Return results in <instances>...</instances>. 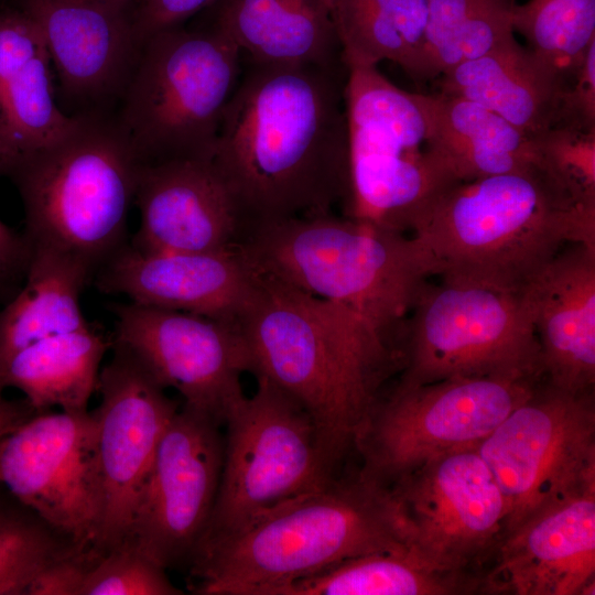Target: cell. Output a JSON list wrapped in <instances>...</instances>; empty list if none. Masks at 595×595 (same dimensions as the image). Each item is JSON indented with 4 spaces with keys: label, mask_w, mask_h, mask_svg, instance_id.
<instances>
[{
    "label": "cell",
    "mask_w": 595,
    "mask_h": 595,
    "mask_svg": "<svg viewBox=\"0 0 595 595\" xmlns=\"http://www.w3.org/2000/svg\"><path fill=\"white\" fill-rule=\"evenodd\" d=\"M347 75L345 63L246 58L212 159L244 239L259 226L342 206L348 190Z\"/></svg>",
    "instance_id": "obj_1"
},
{
    "label": "cell",
    "mask_w": 595,
    "mask_h": 595,
    "mask_svg": "<svg viewBox=\"0 0 595 595\" xmlns=\"http://www.w3.org/2000/svg\"><path fill=\"white\" fill-rule=\"evenodd\" d=\"M236 325L251 374L309 413L337 466L354 450L389 377L401 369L399 342L355 312L260 270Z\"/></svg>",
    "instance_id": "obj_2"
},
{
    "label": "cell",
    "mask_w": 595,
    "mask_h": 595,
    "mask_svg": "<svg viewBox=\"0 0 595 595\" xmlns=\"http://www.w3.org/2000/svg\"><path fill=\"white\" fill-rule=\"evenodd\" d=\"M411 235L443 282L520 293L565 244L595 249V201L542 162L452 186Z\"/></svg>",
    "instance_id": "obj_3"
},
{
    "label": "cell",
    "mask_w": 595,
    "mask_h": 595,
    "mask_svg": "<svg viewBox=\"0 0 595 595\" xmlns=\"http://www.w3.org/2000/svg\"><path fill=\"white\" fill-rule=\"evenodd\" d=\"M411 548L391 490L358 473L202 543L188 567L198 595H274L348 559Z\"/></svg>",
    "instance_id": "obj_4"
},
{
    "label": "cell",
    "mask_w": 595,
    "mask_h": 595,
    "mask_svg": "<svg viewBox=\"0 0 595 595\" xmlns=\"http://www.w3.org/2000/svg\"><path fill=\"white\" fill-rule=\"evenodd\" d=\"M239 247L258 270L355 312L399 343L432 277L412 235L333 212L259 226Z\"/></svg>",
    "instance_id": "obj_5"
},
{
    "label": "cell",
    "mask_w": 595,
    "mask_h": 595,
    "mask_svg": "<svg viewBox=\"0 0 595 595\" xmlns=\"http://www.w3.org/2000/svg\"><path fill=\"white\" fill-rule=\"evenodd\" d=\"M140 165L113 113L79 116L8 175L22 203L28 246L72 257L95 275L126 244Z\"/></svg>",
    "instance_id": "obj_6"
},
{
    "label": "cell",
    "mask_w": 595,
    "mask_h": 595,
    "mask_svg": "<svg viewBox=\"0 0 595 595\" xmlns=\"http://www.w3.org/2000/svg\"><path fill=\"white\" fill-rule=\"evenodd\" d=\"M241 57L213 25L171 28L142 43L113 111L141 164L213 159Z\"/></svg>",
    "instance_id": "obj_7"
},
{
    "label": "cell",
    "mask_w": 595,
    "mask_h": 595,
    "mask_svg": "<svg viewBox=\"0 0 595 595\" xmlns=\"http://www.w3.org/2000/svg\"><path fill=\"white\" fill-rule=\"evenodd\" d=\"M348 190L343 216L396 232L459 182L437 152L420 94L377 66L349 67L345 87Z\"/></svg>",
    "instance_id": "obj_8"
},
{
    "label": "cell",
    "mask_w": 595,
    "mask_h": 595,
    "mask_svg": "<svg viewBox=\"0 0 595 595\" xmlns=\"http://www.w3.org/2000/svg\"><path fill=\"white\" fill-rule=\"evenodd\" d=\"M230 410L220 480L199 545L328 485L336 465L309 413L269 380ZM198 545V547H199Z\"/></svg>",
    "instance_id": "obj_9"
},
{
    "label": "cell",
    "mask_w": 595,
    "mask_h": 595,
    "mask_svg": "<svg viewBox=\"0 0 595 595\" xmlns=\"http://www.w3.org/2000/svg\"><path fill=\"white\" fill-rule=\"evenodd\" d=\"M409 315L400 383L544 378L539 342L520 293L428 281Z\"/></svg>",
    "instance_id": "obj_10"
},
{
    "label": "cell",
    "mask_w": 595,
    "mask_h": 595,
    "mask_svg": "<svg viewBox=\"0 0 595 595\" xmlns=\"http://www.w3.org/2000/svg\"><path fill=\"white\" fill-rule=\"evenodd\" d=\"M498 377L397 382L383 391L354 443L358 475L389 488L429 459L476 446L541 381Z\"/></svg>",
    "instance_id": "obj_11"
},
{
    "label": "cell",
    "mask_w": 595,
    "mask_h": 595,
    "mask_svg": "<svg viewBox=\"0 0 595 595\" xmlns=\"http://www.w3.org/2000/svg\"><path fill=\"white\" fill-rule=\"evenodd\" d=\"M476 447L506 499L505 537L550 505L595 490L594 391L543 378Z\"/></svg>",
    "instance_id": "obj_12"
},
{
    "label": "cell",
    "mask_w": 595,
    "mask_h": 595,
    "mask_svg": "<svg viewBox=\"0 0 595 595\" xmlns=\"http://www.w3.org/2000/svg\"><path fill=\"white\" fill-rule=\"evenodd\" d=\"M476 446L440 454L389 489L411 548L440 569L482 577L504 538L508 510Z\"/></svg>",
    "instance_id": "obj_13"
},
{
    "label": "cell",
    "mask_w": 595,
    "mask_h": 595,
    "mask_svg": "<svg viewBox=\"0 0 595 595\" xmlns=\"http://www.w3.org/2000/svg\"><path fill=\"white\" fill-rule=\"evenodd\" d=\"M220 424L183 405L139 493L128 541L167 569L190 565L207 530L224 455Z\"/></svg>",
    "instance_id": "obj_14"
},
{
    "label": "cell",
    "mask_w": 595,
    "mask_h": 595,
    "mask_svg": "<svg viewBox=\"0 0 595 595\" xmlns=\"http://www.w3.org/2000/svg\"><path fill=\"white\" fill-rule=\"evenodd\" d=\"M0 484L77 543L94 547L102 508L94 413H34L2 436Z\"/></svg>",
    "instance_id": "obj_15"
},
{
    "label": "cell",
    "mask_w": 595,
    "mask_h": 595,
    "mask_svg": "<svg viewBox=\"0 0 595 595\" xmlns=\"http://www.w3.org/2000/svg\"><path fill=\"white\" fill-rule=\"evenodd\" d=\"M112 344L129 350L184 405L220 425L245 397L240 378L251 372L235 323L129 302L116 307Z\"/></svg>",
    "instance_id": "obj_16"
},
{
    "label": "cell",
    "mask_w": 595,
    "mask_h": 595,
    "mask_svg": "<svg viewBox=\"0 0 595 595\" xmlns=\"http://www.w3.org/2000/svg\"><path fill=\"white\" fill-rule=\"evenodd\" d=\"M100 369L96 452L102 508L94 549L104 554L128 541L141 487L177 405L142 364L112 344Z\"/></svg>",
    "instance_id": "obj_17"
},
{
    "label": "cell",
    "mask_w": 595,
    "mask_h": 595,
    "mask_svg": "<svg viewBox=\"0 0 595 595\" xmlns=\"http://www.w3.org/2000/svg\"><path fill=\"white\" fill-rule=\"evenodd\" d=\"M41 32L69 116L112 113L141 44L129 7L107 0H18Z\"/></svg>",
    "instance_id": "obj_18"
},
{
    "label": "cell",
    "mask_w": 595,
    "mask_h": 595,
    "mask_svg": "<svg viewBox=\"0 0 595 595\" xmlns=\"http://www.w3.org/2000/svg\"><path fill=\"white\" fill-rule=\"evenodd\" d=\"M258 270L240 247L203 252H143L125 244L95 274L97 288L145 306L235 323Z\"/></svg>",
    "instance_id": "obj_19"
},
{
    "label": "cell",
    "mask_w": 595,
    "mask_h": 595,
    "mask_svg": "<svg viewBox=\"0 0 595 595\" xmlns=\"http://www.w3.org/2000/svg\"><path fill=\"white\" fill-rule=\"evenodd\" d=\"M595 490L561 499L508 532L482 573L480 594H594Z\"/></svg>",
    "instance_id": "obj_20"
},
{
    "label": "cell",
    "mask_w": 595,
    "mask_h": 595,
    "mask_svg": "<svg viewBox=\"0 0 595 595\" xmlns=\"http://www.w3.org/2000/svg\"><path fill=\"white\" fill-rule=\"evenodd\" d=\"M134 205L143 252H203L239 247L245 229L212 160L140 165Z\"/></svg>",
    "instance_id": "obj_21"
},
{
    "label": "cell",
    "mask_w": 595,
    "mask_h": 595,
    "mask_svg": "<svg viewBox=\"0 0 595 595\" xmlns=\"http://www.w3.org/2000/svg\"><path fill=\"white\" fill-rule=\"evenodd\" d=\"M520 295L539 342L543 377L582 393L595 385V249L560 250Z\"/></svg>",
    "instance_id": "obj_22"
},
{
    "label": "cell",
    "mask_w": 595,
    "mask_h": 595,
    "mask_svg": "<svg viewBox=\"0 0 595 595\" xmlns=\"http://www.w3.org/2000/svg\"><path fill=\"white\" fill-rule=\"evenodd\" d=\"M43 36L17 8L0 11V177L69 131Z\"/></svg>",
    "instance_id": "obj_23"
},
{
    "label": "cell",
    "mask_w": 595,
    "mask_h": 595,
    "mask_svg": "<svg viewBox=\"0 0 595 595\" xmlns=\"http://www.w3.org/2000/svg\"><path fill=\"white\" fill-rule=\"evenodd\" d=\"M440 78V93L477 102L531 136L558 123L565 79L516 37Z\"/></svg>",
    "instance_id": "obj_24"
},
{
    "label": "cell",
    "mask_w": 595,
    "mask_h": 595,
    "mask_svg": "<svg viewBox=\"0 0 595 595\" xmlns=\"http://www.w3.org/2000/svg\"><path fill=\"white\" fill-rule=\"evenodd\" d=\"M210 25L249 61L266 64L345 63L333 0H217Z\"/></svg>",
    "instance_id": "obj_25"
},
{
    "label": "cell",
    "mask_w": 595,
    "mask_h": 595,
    "mask_svg": "<svg viewBox=\"0 0 595 595\" xmlns=\"http://www.w3.org/2000/svg\"><path fill=\"white\" fill-rule=\"evenodd\" d=\"M433 143L459 183L527 170L543 162L531 136L472 100L420 94Z\"/></svg>",
    "instance_id": "obj_26"
},
{
    "label": "cell",
    "mask_w": 595,
    "mask_h": 595,
    "mask_svg": "<svg viewBox=\"0 0 595 595\" xmlns=\"http://www.w3.org/2000/svg\"><path fill=\"white\" fill-rule=\"evenodd\" d=\"M91 271L58 251L29 247L21 290L0 309V369L20 349L89 326L80 294Z\"/></svg>",
    "instance_id": "obj_27"
},
{
    "label": "cell",
    "mask_w": 595,
    "mask_h": 595,
    "mask_svg": "<svg viewBox=\"0 0 595 595\" xmlns=\"http://www.w3.org/2000/svg\"><path fill=\"white\" fill-rule=\"evenodd\" d=\"M112 346L91 325L35 342L12 355L0 369V394L14 388L36 412L58 407L86 411L97 389L100 365Z\"/></svg>",
    "instance_id": "obj_28"
},
{
    "label": "cell",
    "mask_w": 595,
    "mask_h": 595,
    "mask_svg": "<svg viewBox=\"0 0 595 595\" xmlns=\"http://www.w3.org/2000/svg\"><path fill=\"white\" fill-rule=\"evenodd\" d=\"M480 593V576L440 569L413 548L348 559L296 580L274 595H463Z\"/></svg>",
    "instance_id": "obj_29"
},
{
    "label": "cell",
    "mask_w": 595,
    "mask_h": 595,
    "mask_svg": "<svg viewBox=\"0 0 595 595\" xmlns=\"http://www.w3.org/2000/svg\"><path fill=\"white\" fill-rule=\"evenodd\" d=\"M333 18L347 68L390 61L418 79L428 0H333Z\"/></svg>",
    "instance_id": "obj_30"
},
{
    "label": "cell",
    "mask_w": 595,
    "mask_h": 595,
    "mask_svg": "<svg viewBox=\"0 0 595 595\" xmlns=\"http://www.w3.org/2000/svg\"><path fill=\"white\" fill-rule=\"evenodd\" d=\"M511 0H428L418 80L433 79L515 37Z\"/></svg>",
    "instance_id": "obj_31"
},
{
    "label": "cell",
    "mask_w": 595,
    "mask_h": 595,
    "mask_svg": "<svg viewBox=\"0 0 595 595\" xmlns=\"http://www.w3.org/2000/svg\"><path fill=\"white\" fill-rule=\"evenodd\" d=\"M83 549L12 495L0 496V595H26L46 565Z\"/></svg>",
    "instance_id": "obj_32"
},
{
    "label": "cell",
    "mask_w": 595,
    "mask_h": 595,
    "mask_svg": "<svg viewBox=\"0 0 595 595\" xmlns=\"http://www.w3.org/2000/svg\"><path fill=\"white\" fill-rule=\"evenodd\" d=\"M512 25L527 40V47L566 80L595 41V0L513 3Z\"/></svg>",
    "instance_id": "obj_33"
},
{
    "label": "cell",
    "mask_w": 595,
    "mask_h": 595,
    "mask_svg": "<svg viewBox=\"0 0 595 595\" xmlns=\"http://www.w3.org/2000/svg\"><path fill=\"white\" fill-rule=\"evenodd\" d=\"M133 543L101 554L90 569L80 595H181L165 573Z\"/></svg>",
    "instance_id": "obj_34"
},
{
    "label": "cell",
    "mask_w": 595,
    "mask_h": 595,
    "mask_svg": "<svg viewBox=\"0 0 595 595\" xmlns=\"http://www.w3.org/2000/svg\"><path fill=\"white\" fill-rule=\"evenodd\" d=\"M554 129L595 133V41L565 82Z\"/></svg>",
    "instance_id": "obj_35"
},
{
    "label": "cell",
    "mask_w": 595,
    "mask_h": 595,
    "mask_svg": "<svg viewBox=\"0 0 595 595\" xmlns=\"http://www.w3.org/2000/svg\"><path fill=\"white\" fill-rule=\"evenodd\" d=\"M100 555L91 547L55 560L37 574L26 595H80L87 575Z\"/></svg>",
    "instance_id": "obj_36"
},
{
    "label": "cell",
    "mask_w": 595,
    "mask_h": 595,
    "mask_svg": "<svg viewBox=\"0 0 595 595\" xmlns=\"http://www.w3.org/2000/svg\"><path fill=\"white\" fill-rule=\"evenodd\" d=\"M217 0H139L131 10L136 36L140 44L161 31L180 26L182 23L213 6Z\"/></svg>",
    "instance_id": "obj_37"
},
{
    "label": "cell",
    "mask_w": 595,
    "mask_h": 595,
    "mask_svg": "<svg viewBox=\"0 0 595 595\" xmlns=\"http://www.w3.org/2000/svg\"><path fill=\"white\" fill-rule=\"evenodd\" d=\"M29 246L23 236L14 232L0 219V272L10 280L24 273Z\"/></svg>",
    "instance_id": "obj_38"
},
{
    "label": "cell",
    "mask_w": 595,
    "mask_h": 595,
    "mask_svg": "<svg viewBox=\"0 0 595 595\" xmlns=\"http://www.w3.org/2000/svg\"><path fill=\"white\" fill-rule=\"evenodd\" d=\"M36 413L25 401H12L0 394V439Z\"/></svg>",
    "instance_id": "obj_39"
},
{
    "label": "cell",
    "mask_w": 595,
    "mask_h": 595,
    "mask_svg": "<svg viewBox=\"0 0 595 595\" xmlns=\"http://www.w3.org/2000/svg\"><path fill=\"white\" fill-rule=\"evenodd\" d=\"M11 281H12V280H10L9 278H7L6 275H3V274L0 272V309H1L2 305H3V296H4L6 289H7L8 284H9Z\"/></svg>",
    "instance_id": "obj_40"
},
{
    "label": "cell",
    "mask_w": 595,
    "mask_h": 595,
    "mask_svg": "<svg viewBox=\"0 0 595 595\" xmlns=\"http://www.w3.org/2000/svg\"><path fill=\"white\" fill-rule=\"evenodd\" d=\"M107 1L116 6H120V7H129L131 0H107Z\"/></svg>",
    "instance_id": "obj_41"
}]
</instances>
